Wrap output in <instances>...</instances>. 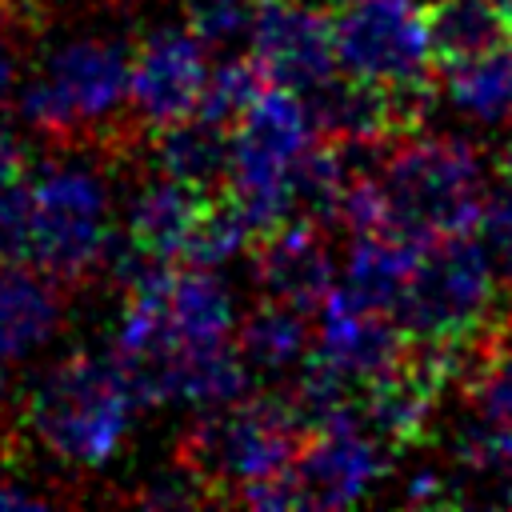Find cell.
Masks as SVG:
<instances>
[{"mask_svg": "<svg viewBox=\"0 0 512 512\" xmlns=\"http://www.w3.org/2000/svg\"><path fill=\"white\" fill-rule=\"evenodd\" d=\"M64 320V284L24 260L0 264V360H20L52 340Z\"/></svg>", "mask_w": 512, "mask_h": 512, "instance_id": "cell-13", "label": "cell"}, {"mask_svg": "<svg viewBox=\"0 0 512 512\" xmlns=\"http://www.w3.org/2000/svg\"><path fill=\"white\" fill-rule=\"evenodd\" d=\"M248 52L268 72L272 84L308 92L324 84L340 60H336V32H332V8H316L304 0H272L260 4Z\"/></svg>", "mask_w": 512, "mask_h": 512, "instance_id": "cell-9", "label": "cell"}, {"mask_svg": "<svg viewBox=\"0 0 512 512\" xmlns=\"http://www.w3.org/2000/svg\"><path fill=\"white\" fill-rule=\"evenodd\" d=\"M28 264L64 288L84 284L108 256V188L88 168H48L28 184Z\"/></svg>", "mask_w": 512, "mask_h": 512, "instance_id": "cell-6", "label": "cell"}, {"mask_svg": "<svg viewBox=\"0 0 512 512\" xmlns=\"http://www.w3.org/2000/svg\"><path fill=\"white\" fill-rule=\"evenodd\" d=\"M380 184L392 212V232L436 244L444 236L476 232L484 208L480 156L456 136H400L388 144Z\"/></svg>", "mask_w": 512, "mask_h": 512, "instance_id": "cell-5", "label": "cell"}, {"mask_svg": "<svg viewBox=\"0 0 512 512\" xmlns=\"http://www.w3.org/2000/svg\"><path fill=\"white\" fill-rule=\"evenodd\" d=\"M240 248H248V224H244V212L240 204L232 200V192H212L204 204H200V216L184 240V252L180 260L192 264V268H216L224 260H232Z\"/></svg>", "mask_w": 512, "mask_h": 512, "instance_id": "cell-21", "label": "cell"}, {"mask_svg": "<svg viewBox=\"0 0 512 512\" xmlns=\"http://www.w3.org/2000/svg\"><path fill=\"white\" fill-rule=\"evenodd\" d=\"M304 440L308 428L296 420L288 396H240L188 424L176 444V464L212 504H236L248 484L288 472Z\"/></svg>", "mask_w": 512, "mask_h": 512, "instance_id": "cell-3", "label": "cell"}, {"mask_svg": "<svg viewBox=\"0 0 512 512\" xmlns=\"http://www.w3.org/2000/svg\"><path fill=\"white\" fill-rule=\"evenodd\" d=\"M168 336H172V356L180 352H204V348H220L232 344L236 332V312H232V296L224 292V284L212 276V268H176L168 280ZM168 356V360H172ZM140 388V384H136Z\"/></svg>", "mask_w": 512, "mask_h": 512, "instance_id": "cell-14", "label": "cell"}, {"mask_svg": "<svg viewBox=\"0 0 512 512\" xmlns=\"http://www.w3.org/2000/svg\"><path fill=\"white\" fill-rule=\"evenodd\" d=\"M48 496L32 492V488H16V484H0V512L4 508H44Z\"/></svg>", "mask_w": 512, "mask_h": 512, "instance_id": "cell-27", "label": "cell"}, {"mask_svg": "<svg viewBox=\"0 0 512 512\" xmlns=\"http://www.w3.org/2000/svg\"><path fill=\"white\" fill-rule=\"evenodd\" d=\"M4 392H8V376H4V368H0V404H4Z\"/></svg>", "mask_w": 512, "mask_h": 512, "instance_id": "cell-31", "label": "cell"}, {"mask_svg": "<svg viewBox=\"0 0 512 512\" xmlns=\"http://www.w3.org/2000/svg\"><path fill=\"white\" fill-rule=\"evenodd\" d=\"M24 120L56 144L124 136L132 112V48L108 36H76L20 88ZM140 124V120H136Z\"/></svg>", "mask_w": 512, "mask_h": 512, "instance_id": "cell-2", "label": "cell"}, {"mask_svg": "<svg viewBox=\"0 0 512 512\" xmlns=\"http://www.w3.org/2000/svg\"><path fill=\"white\" fill-rule=\"evenodd\" d=\"M16 32H12V12H8V0L0 4V104L12 96V84H16Z\"/></svg>", "mask_w": 512, "mask_h": 512, "instance_id": "cell-26", "label": "cell"}, {"mask_svg": "<svg viewBox=\"0 0 512 512\" xmlns=\"http://www.w3.org/2000/svg\"><path fill=\"white\" fill-rule=\"evenodd\" d=\"M136 388L116 356L72 352L28 396L32 436L76 468L108 464L132 428Z\"/></svg>", "mask_w": 512, "mask_h": 512, "instance_id": "cell-4", "label": "cell"}, {"mask_svg": "<svg viewBox=\"0 0 512 512\" xmlns=\"http://www.w3.org/2000/svg\"><path fill=\"white\" fill-rule=\"evenodd\" d=\"M500 292L504 288L480 232L444 236L424 248L392 320L416 344L456 348L468 376L484 348L512 324V308L500 312Z\"/></svg>", "mask_w": 512, "mask_h": 512, "instance_id": "cell-1", "label": "cell"}, {"mask_svg": "<svg viewBox=\"0 0 512 512\" xmlns=\"http://www.w3.org/2000/svg\"><path fill=\"white\" fill-rule=\"evenodd\" d=\"M492 4H496V12L504 16V24L512 28V0H492Z\"/></svg>", "mask_w": 512, "mask_h": 512, "instance_id": "cell-30", "label": "cell"}, {"mask_svg": "<svg viewBox=\"0 0 512 512\" xmlns=\"http://www.w3.org/2000/svg\"><path fill=\"white\" fill-rule=\"evenodd\" d=\"M248 248L256 264V284L264 288L268 300H280L316 316L328 292L336 288V268H332L320 224L288 220L284 228L252 240Z\"/></svg>", "mask_w": 512, "mask_h": 512, "instance_id": "cell-12", "label": "cell"}, {"mask_svg": "<svg viewBox=\"0 0 512 512\" xmlns=\"http://www.w3.org/2000/svg\"><path fill=\"white\" fill-rule=\"evenodd\" d=\"M496 172H500V176H512V132H508L504 148L496 152Z\"/></svg>", "mask_w": 512, "mask_h": 512, "instance_id": "cell-29", "label": "cell"}, {"mask_svg": "<svg viewBox=\"0 0 512 512\" xmlns=\"http://www.w3.org/2000/svg\"><path fill=\"white\" fill-rule=\"evenodd\" d=\"M268 88H272V80H268V72L256 64L252 52H248V56H228L224 64H216V68L208 72V84H204V96H200L196 112L208 116V120H216V124H224V128H236L240 116H244Z\"/></svg>", "mask_w": 512, "mask_h": 512, "instance_id": "cell-22", "label": "cell"}, {"mask_svg": "<svg viewBox=\"0 0 512 512\" xmlns=\"http://www.w3.org/2000/svg\"><path fill=\"white\" fill-rule=\"evenodd\" d=\"M316 140H332L344 148H384L396 144L400 136H412L404 128L400 104L392 84L352 76V72H332L324 84L300 92Z\"/></svg>", "mask_w": 512, "mask_h": 512, "instance_id": "cell-11", "label": "cell"}, {"mask_svg": "<svg viewBox=\"0 0 512 512\" xmlns=\"http://www.w3.org/2000/svg\"><path fill=\"white\" fill-rule=\"evenodd\" d=\"M476 232L496 264V280H500L504 296L512 300V176H500V184L492 192H484Z\"/></svg>", "mask_w": 512, "mask_h": 512, "instance_id": "cell-24", "label": "cell"}, {"mask_svg": "<svg viewBox=\"0 0 512 512\" xmlns=\"http://www.w3.org/2000/svg\"><path fill=\"white\" fill-rule=\"evenodd\" d=\"M256 12H260L256 0H184L188 32L208 52H224V48L248 44L252 40V24H256Z\"/></svg>", "mask_w": 512, "mask_h": 512, "instance_id": "cell-23", "label": "cell"}, {"mask_svg": "<svg viewBox=\"0 0 512 512\" xmlns=\"http://www.w3.org/2000/svg\"><path fill=\"white\" fill-rule=\"evenodd\" d=\"M220 192H224V188H220ZM208 196H212V192H200V188H192V184H184V180L160 172V176L148 180V184L136 192V200H132V212H128V240H132L140 252L176 264L180 252H184V240H188V232H192V224H196V216H200V204H204Z\"/></svg>", "mask_w": 512, "mask_h": 512, "instance_id": "cell-17", "label": "cell"}, {"mask_svg": "<svg viewBox=\"0 0 512 512\" xmlns=\"http://www.w3.org/2000/svg\"><path fill=\"white\" fill-rule=\"evenodd\" d=\"M308 344H312L308 312L280 300H264L236 328L240 356L248 360V368H260V372H284L300 364L308 356Z\"/></svg>", "mask_w": 512, "mask_h": 512, "instance_id": "cell-19", "label": "cell"}, {"mask_svg": "<svg viewBox=\"0 0 512 512\" xmlns=\"http://www.w3.org/2000/svg\"><path fill=\"white\" fill-rule=\"evenodd\" d=\"M156 168L164 176H176L200 192L228 188L232 176V128L192 112L176 124H164L152 132Z\"/></svg>", "mask_w": 512, "mask_h": 512, "instance_id": "cell-16", "label": "cell"}, {"mask_svg": "<svg viewBox=\"0 0 512 512\" xmlns=\"http://www.w3.org/2000/svg\"><path fill=\"white\" fill-rule=\"evenodd\" d=\"M448 492H444V480H436V476H416L412 480V488H408V500L412 504H436V500H444Z\"/></svg>", "mask_w": 512, "mask_h": 512, "instance_id": "cell-28", "label": "cell"}, {"mask_svg": "<svg viewBox=\"0 0 512 512\" xmlns=\"http://www.w3.org/2000/svg\"><path fill=\"white\" fill-rule=\"evenodd\" d=\"M444 80H448L452 104L464 108L468 116H476L484 124L512 120V40L476 60L444 68Z\"/></svg>", "mask_w": 512, "mask_h": 512, "instance_id": "cell-20", "label": "cell"}, {"mask_svg": "<svg viewBox=\"0 0 512 512\" xmlns=\"http://www.w3.org/2000/svg\"><path fill=\"white\" fill-rule=\"evenodd\" d=\"M428 244L408 240L400 232H364L352 236L348 248V268H344V292L368 312H388L400 304L420 256Z\"/></svg>", "mask_w": 512, "mask_h": 512, "instance_id": "cell-15", "label": "cell"}, {"mask_svg": "<svg viewBox=\"0 0 512 512\" xmlns=\"http://www.w3.org/2000/svg\"><path fill=\"white\" fill-rule=\"evenodd\" d=\"M392 464V452L360 424L356 408L316 432H308L292 476L300 492V508H344L356 504L372 480H380Z\"/></svg>", "mask_w": 512, "mask_h": 512, "instance_id": "cell-8", "label": "cell"}, {"mask_svg": "<svg viewBox=\"0 0 512 512\" xmlns=\"http://www.w3.org/2000/svg\"><path fill=\"white\" fill-rule=\"evenodd\" d=\"M424 24H428L432 64L440 72L512 40V28L504 24L492 0H432L424 8Z\"/></svg>", "mask_w": 512, "mask_h": 512, "instance_id": "cell-18", "label": "cell"}, {"mask_svg": "<svg viewBox=\"0 0 512 512\" xmlns=\"http://www.w3.org/2000/svg\"><path fill=\"white\" fill-rule=\"evenodd\" d=\"M340 72L380 84L432 76L424 8L416 0H332Z\"/></svg>", "mask_w": 512, "mask_h": 512, "instance_id": "cell-7", "label": "cell"}, {"mask_svg": "<svg viewBox=\"0 0 512 512\" xmlns=\"http://www.w3.org/2000/svg\"><path fill=\"white\" fill-rule=\"evenodd\" d=\"M208 84V48L180 28H156L132 44V116L156 132L196 112Z\"/></svg>", "mask_w": 512, "mask_h": 512, "instance_id": "cell-10", "label": "cell"}, {"mask_svg": "<svg viewBox=\"0 0 512 512\" xmlns=\"http://www.w3.org/2000/svg\"><path fill=\"white\" fill-rule=\"evenodd\" d=\"M256 4H272V0H256Z\"/></svg>", "mask_w": 512, "mask_h": 512, "instance_id": "cell-32", "label": "cell"}, {"mask_svg": "<svg viewBox=\"0 0 512 512\" xmlns=\"http://www.w3.org/2000/svg\"><path fill=\"white\" fill-rule=\"evenodd\" d=\"M0 264H4V256H0Z\"/></svg>", "mask_w": 512, "mask_h": 512, "instance_id": "cell-33", "label": "cell"}, {"mask_svg": "<svg viewBox=\"0 0 512 512\" xmlns=\"http://www.w3.org/2000/svg\"><path fill=\"white\" fill-rule=\"evenodd\" d=\"M28 164H32V152H28V144L20 140V132H12L8 124H0V192L24 184Z\"/></svg>", "mask_w": 512, "mask_h": 512, "instance_id": "cell-25", "label": "cell"}]
</instances>
